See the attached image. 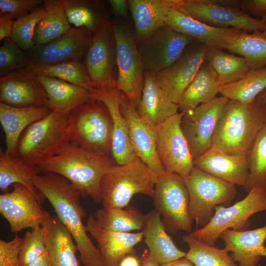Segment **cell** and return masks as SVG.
I'll return each instance as SVG.
<instances>
[{
	"label": "cell",
	"instance_id": "cell-1",
	"mask_svg": "<svg viewBox=\"0 0 266 266\" xmlns=\"http://www.w3.org/2000/svg\"><path fill=\"white\" fill-rule=\"evenodd\" d=\"M33 183L72 235L83 266H103L100 251L93 243L83 223L86 212L81 204L79 192L66 178L52 172L36 175Z\"/></svg>",
	"mask_w": 266,
	"mask_h": 266
},
{
	"label": "cell",
	"instance_id": "cell-2",
	"mask_svg": "<svg viewBox=\"0 0 266 266\" xmlns=\"http://www.w3.org/2000/svg\"><path fill=\"white\" fill-rule=\"evenodd\" d=\"M116 164L109 156L90 152L66 141L54 156L37 166L41 171L63 176L79 192L81 197H89L99 203L101 202V178Z\"/></svg>",
	"mask_w": 266,
	"mask_h": 266
},
{
	"label": "cell",
	"instance_id": "cell-3",
	"mask_svg": "<svg viewBox=\"0 0 266 266\" xmlns=\"http://www.w3.org/2000/svg\"><path fill=\"white\" fill-rule=\"evenodd\" d=\"M266 116V105L230 100L215 131L212 145L233 155H247Z\"/></svg>",
	"mask_w": 266,
	"mask_h": 266
},
{
	"label": "cell",
	"instance_id": "cell-4",
	"mask_svg": "<svg viewBox=\"0 0 266 266\" xmlns=\"http://www.w3.org/2000/svg\"><path fill=\"white\" fill-rule=\"evenodd\" d=\"M112 132V119L106 106L91 98L70 112L66 128V140L86 150L109 156Z\"/></svg>",
	"mask_w": 266,
	"mask_h": 266
},
{
	"label": "cell",
	"instance_id": "cell-5",
	"mask_svg": "<svg viewBox=\"0 0 266 266\" xmlns=\"http://www.w3.org/2000/svg\"><path fill=\"white\" fill-rule=\"evenodd\" d=\"M155 181L148 167L136 156L130 162L115 164L102 175L100 191L102 207L126 208L134 195L153 197Z\"/></svg>",
	"mask_w": 266,
	"mask_h": 266
},
{
	"label": "cell",
	"instance_id": "cell-6",
	"mask_svg": "<svg viewBox=\"0 0 266 266\" xmlns=\"http://www.w3.org/2000/svg\"><path fill=\"white\" fill-rule=\"evenodd\" d=\"M70 112L53 109L47 116L29 125L20 137L16 156L34 166L54 156L66 141V128Z\"/></svg>",
	"mask_w": 266,
	"mask_h": 266
},
{
	"label": "cell",
	"instance_id": "cell-7",
	"mask_svg": "<svg viewBox=\"0 0 266 266\" xmlns=\"http://www.w3.org/2000/svg\"><path fill=\"white\" fill-rule=\"evenodd\" d=\"M189 193L188 212L198 226H206L217 205L230 206L237 194L235 185L195 166L184 178Z\"/></svg>",
	"mask_w": 266,
	"mask_h": 266
},
{
	"label": "cell",
	"instance_id": "cell-8",
	"mask_svg": "<svg viewBox=\"0 0 266 266\" xmlns=\"http://www.w3.org/2000/svg\"><path fill=\"white\" fill-rule=\"evenodd\" d=\"M174 7L213 27L233 28L248 33L266 32L263 20L244 12L240 7V1L174 0Z\"/></svg>",
	"mask_w": 266,
	"mask_h": 266
},
{
	"label": "cell",
	"instance_id": "cell-9",
	"mask_svg": "<svg viewBox=\"0 0 266 266\" xmlns=\"http://www.w3.org/2000/svg\"><path fill=\"white\" fill-rule=\"evenodd\" d=\"M242 200L232 205H217L214 214L204 227L189 234L209 245L214 246L220 234L227 229L236 231L247 230L250 217L266 210V186L253 188Z\"/></svg>",
	"mask_w": 266,
	"mask_h": 266
},
{
	"label": "cell",
	"instance_id": "cell-10",
	"mask_svg": "<svg viewBox=\"0 0 266 266\" xmlns=\"http://www.w3.org/2000/svg\"><path fill=\"white\" fill-rule=\"evenodd\" d=\"M110 25L115 38L118 67L116 88L136 109L142 96L144 68L135 35L123 24L115 22Z\"/></svg>",
	"mask_w": 266,
	"mask_h": 266
},
{
	"label": "cell",
	"instance_id": "cell-11",
	"mask_svg": "<svg viewBox=\"0 0 266 266\" xmlns=\"http://www.w3.org/2000/svg\"><path fill=\"white\" fill-rule=\"evenodd\" d=\"M152 198L155 209L162 216L168 233L191 231L193 221L188 212L189 193L183 178L166 172L160 176L155 182Z\"/></svg>",
	"mask_w": 266,
	"mask_h": 266
},
{
	"label": "cell",
	"instance_id": "cell-12",
	"mask_svg": "<svg viewBox=\"0 0 266 266\" xmlns=\"http://www.w3.org/2000/svg\"><path fill=\"white\" fill-rule=\"evenodd\" d=\"M184 112L170 117L153 127L156 149L165 171L185 178L193 168L194 158L181 128Z\"/></svg>",
	"mask_w": 266,
	"mask_h": 266
},
{
	"label": "cell",
	"instance_id": "cell-13",
	"mask_svg": "<svg viewBox=\"0 0 266 266\" xmlns=\"http://www.w3.org/2000/svg\"><path fill=\"white\" fill-rule=\"evenodd\" d=\"M84 64L94 89L116 88L115 42L110 24L103 23L95 32L86 50Z\"/></svg>",
	"mask_w": 266,
	"mask_h": 266
},
{
	"label": "cell",
	"instance_id": "cell-14",
	"mask_svg": "<svg viewBox=\"0 0 266 266\" xmlns=\"http://www.w3.org/2000/svg\"><path fill=\"white\" fill-rule=\"evenodd\" d=\"M228 100L222 96L217 97L207 103L184 112L181 128L194 159L212 146L215 131Z\"/></svg>",
	"mask_w": 266,
	"mask_h": 266
},
{
	"label": "cell",
	"instance_id": "cell-15",
	"mask_svg": "<svg viewBox=\"0 0 266 266\" xmlns=\"http://www.w3.org/2000/svg\"><path fill=\"white\" fill-rule=\"evenodd\" d=\"M193 40L166 25L160 28L137 45L144 71L156 75L169 66L182 56Z\"/></svg>",
	"mask_w": 266,
	"mask_h": 266
},
{
	"label": "cell",
	"instance_id": "cell-16",
	"mask_svg": "<svg viewBox=\"0 0 266 266\" xmlns=\"http://www.w3.org/2000/svg\"><path fill=\"white\" fill-rule=\"evenodd\" d=\"M93 33L86 27L72 28L67 33L25 52L27 67H37L81 59L90 44Z\"/></svg>",
	"mask_w": 266,
	"mask_h": 266
},
{
	"label": "cell",
	"instance_id": "cell-17",
	"mask_svg": "<svg viewBox=\"0 0 266 266\" xmlns=\"http://www.w3.org/2000/svg\"><path fill=\"white\" fill-rule=\"evenodd\" d=\"M11 186V192L0 195V212L12 233L40 226L51 217L26 187L18 183Z\"/></svg>",
	"mask_w": 266,
	"mask_h": 266
},
{
	"label": "cell",
	"instance_id": "cell-18",
	"mask_svg": "<svg viewBox=\"0 0 266 266\" xmlns=\"http://www.w3.org/2000/svg\"><path fill=\"white\" fill-rule=\"evenodd\" d=\"M120 110L127 123L134 153L150 169L155 182L166 171L157 154L153 127L141 118L127 97L120 105Z\"/></svg>",
	"mask_w": 266,
	"mask_h": 266
},
{
	"label": "cell",
	"instance_id": "cell-19",
	"mask_svg": "<svg viewBox=\"0 0 266 266\" xmlns=\"http://www.w3.org/2000/svg\"><path fill=\"white\" fill-rule=\"evenodd\" d=\"M207 46L197 44L174 63L156 75V79L169 100L177 104L181 95L205 61Z\"/></svg>",
	"mask_w": 266,
	"mask_h": 266
},
{
	"label": "cell",
	"instance_id": "cell-20",
	"mask_svg": "<svg viewBox=\"0 0 266 266\" xmlns=\"http://www.w3.org/2000/svg\"><path fill=\"white\" fill-rule=\"evenodd\" d=\"M165 24L173 30L187 35L207 46L228 50L243 31L233 28L210 26L172 6L165 17Z\"/></svg>",
	"mask_w": 266,
	"mask_h": 266
},
{
	"label": "cell",
	"instance_id": "cell-21",
	"mask_svg": "<svg viewBox=\"0 0 266 266\" xmlns=\"http://www.w3.org/2000/svg\"><path fill=\"white\" fill-rule=\"evenodd\" d=\"M0 102L18 107L48 106L36 75L25 68L0 78Z\"/></svg>",
	"mask_w": 266,
	"mask_h": 266
},
{
	"label": "cell",
	"instance_id": "cell-22",
	"mask_svg": "<svg viewBox=\"0 0 266 266\" xmlns=\"http://www.w3.org/2000/svg\"><path fill=\"white\" fill-rule=\"evenodd\" d=\"M126 96L116 88L90 90V97L102 101L108 108L112 122L111 154L117 164L131 162L135 157L129 135L127 121L120 110Z\"/></svg>",
	"mask_w": 266,
	"mask_h": 266
},
{
	"label": "cell",
	"instance_id": "cell-23",
	"mask_svg": "<svg viewBox=\"0 0 266 266\" xmlns=\"http://www.w3.org/2000/svg\"><path fill=\"white\" fill-rule=\"evenodd\" d=\"M86 227L98 243L103 266H119L125 257L135 253L134 246L143 238L142 231L118 233L107 230L92 214L87 220Z\"/></svg>",
	"mask_w": 266,
	"mask_h": 266
},
{
	"label": "cell",
	"instance_id": "cell-24",
	"mask_svg": "<svg viewBox=\"0 0 266 266\" xmlns=\"http://www.w3.org/2000/svg\"><path fill=\"white\" fill-rule=\"evenodd\" d=\"M195 167L235 185L244 186L249 175L246 155H233L212 146L194 159Z\"/></svg>",
	"mask_w": 266,
	"mask_h": 266
},
{
	"label": "cell",
	"instance_id": "cell-25",
	"mask_svg": "<svg viewBox=\"0 0 266 266\" xmlns=\"http://www.w3.org/2000/svg\"><path fill=\"white\" fill-rule=\"evenodd\" d=\"M219 238L224 242L225 248L232 253V257L239 266H257L262 257H266V225L252 230L227 229Z\"/></svg>",
	"mask_w": 266,
	"mask_h": 266
},
{
	"label": "cell",
	"instance_id": "cell-26",
	"mask_svg": "<svg viewBox=\"0 0 266 266\" xmlns=\"http://www.w3.org/2000/svg\"><path fill=\"white\" fill-rule=\"evenodd\" d=\"M51 111L48 106L18 107L0 102V122L5 134V153L16 156L17 144L23 132Z\"/></svg>",
	"mask_w": 266,
	"mask_h": 266
},
{
	"label": "cell",
	"instance_id": "cell-27",
	"mask_svg": "<svg viewBox=\"0 0 266 266\" xmlns=\"http://www.w3.org/2000/svg\"><path fill=\"white\" fill-rule=\"evenodd\" d=\"M178 109L159 85L156 75L144 71L141 99L136 108L141 118L154 127L178 113Z\"/></svg>",
	"mask_w": 266,
	"mask_h": 266
},
{
	"label": "cell",
	"instance_id": "cell-28",
	"mask_svg": "<svg viewBox=\"0 0 266 266\" xmlns=\"http://www.w3.org/2000/svg\"><path fill=\"white\" fill-rule=\"evenodd\" d=\"M44 243L52 266H79L78 252L70 233L56 216L42 225Z\"/></svg>",
	"mask_w": 266,
	"mask_h": 266
},
{
	"label": "cell",
	"instance_id": "cell-29",
	"mask_svg": "<svg viewBox=\"0 0 266 266\" xmlns=\"http://www.w3.org/2000/svg\"><path fill=\"white\" fill-rule=\"evenodd\" d=\"M142 232L150 256L160 265L186 257L168 234L156 210L145 215Z\"/></svg>",
	"mask_w": 266,
	"mask_h": 266
},
{
	"label": "cell",
	"instance_id": "cell-30",
	"mask_svg": "<svg viewBox=\"0 0 266 266\" xmlns=\"http://www.w3.org/2000/svg\"><path fill=\"white\" fill-rule=\"evenodd\" d=\"M128 4L138 45L165 25V17L169 8L174 6V0H130Z\"/></svg>",
	"mask_w": 266,
	"mask_h": 266
},
{
	"label": "cell",
	"instance_id": "cell-31",
	"mask_svg": "<svg viewBox=\"0 0 266 266\" xmlns=\"http://www.w3.org/2000/svg\"><path fill=\"white\" fill-rule=\"evenodd\" d=\"M221 85L216 72L205 61L181 95L177 104L181 112L191 110L215 99Z\"/></svg>",
	"mask_w": 266,
	"mask_h": 266
},
{
	"label": "cell",
	"instance_id": "cell-32",
	"mask_svg": "<svg viewBox=\"0 0 266 266\" xmlns=\"http://www.w3.org/2000/svg\"><path fill=\"white\" fill-rule=\"evenodd\" d=\"M36 78L44 90L52 110L71 111L91 98L90 90L83 87L54 77L36 75Z\"/></svg>",
	"mask_w": 266,
	"mask_h": 266
},
{
	"label": "cell",
	"instance_id": "cell-33",
	"mask_svg": "<svg viewBox=\"0 0 266 266\" xmlns=\"http://www.w3.org/2000/svg\"><path fill=\"white\" fill-rule=\"evenodd\" d=\"M40 169L29 165L17 156H10L0 149V189L7 192L10 186L15 183L26 187L40 202L45 198L33 183L34 177L39 174Z\"/></svg>",
	"mask_w": 266,
	"mask_h": 266
},
{
	"label": "cell",
	"instance_id": "cell-34",
	"mask_svg": "<svg viewBox=\"0 0 266 266\" xmlns=\"http://www.w3.org/2000/svg\"><path fill=\"white\" fill-rule=\"evenodd\" d=\"M205 61L217 74L221 86L241 80L252 69L244 58L214 47L207 46Z\"/></svg>",
	"mask_w": 266,
	"mask_h": 266
},
{
	"label": "cell",
	"instance_id": "cell-35",
	"mask_svg": "<svg viewBox=\"0 0 266 266\" xmlns=\"http://www.w3.org/2000/svg\"><path fill=\"white\" fill-rule=\"evenodd\" d=\"M44 6L48 14L36 26L33 36L34 45L46 44L70 31L61 0H44Z\"/></svg>",
	"mask_w": 266,
	"mask_h": 266
},
{
	"label": "cell",
	"instance_id": "cell-36",
	"mask_svg": "<svg viewBox=\"0 0 266 266\" xmlns=\"http://www.w3.org/2000/svg\"><path fill=\"white\" fill-rule=\"evenodd\" d=\"M95 217L104 229L115 232L132 233L142 229L145 215L133 206L126 208L102 207L97 210Z\"/></svg>",
	"mask_w": 266,
	"mask_h": 266
},
{
	"label": "cell",
	"instance_id": "cell-37",
	"mask_svg": "<svg viewBox=\"0 0 266 266\" xmlns=\"http://www.w3.org/2000/svg\"><path fill=\"white\" fill-rule=\"evenodd\" d=\"M25 68L36 75L56 78L89 90L94 88L85 64L81 59Z\"/></svg>",
	"mask_w": 266,
	"mask_h": 266
},
{
	"label": "cell",
	"instance_id": "cell-38",
	"mask_svg": "<svg viewBox=\"0 0 266 266\" xmlns=\"http://www.w3.org/2000/svg\"><path fill=\"white\" fill-rule=\"evenodd\" d=\"M266 89V66L252 69L244 78L220 88L221 96L244 103L254 101Z\"/></svg>",
	"mask_w": 266,
	"mask_h": 266
},
{
	"label": "cell",
	"instance_id": "cell-39",
	"mask_svg": "<svg viewBox=\"0 0 266 266\" xmlns=\"http://www.w3.org/2000/svg\"><path fill=\"white\" fill-rule=\"evenodd\" d=\"M244 58L251 68L266 66V32L242 31L228 49Z\"/></svg>",
	"mask_w": 266,
	"mask_h": 266
},
{
	"label": "cell",
	"instance_id": "cell-40",
	"mask_svg": "<svg viewBox=\"0 0 266 266\" xmlns=\"http://www.w3.org/2000/svg\"><path fill=\"white\" fill-rule=\"evenodd\" d=\"M182 239L189 247L186 257L195 266H239L225 248L209 245L189 234Z\"/></svg>",
	"mask_w": 266,
	"mask_h": 266
},
{
	"label": "cell",
	"instance_id": "cell-41",
	"mask_svg": "<svg viewBox=\"0 0 266 266\" xmlns=\"http://www.w3.org/2000/svg\"><path fill=\"white\" fill-rule=\"evenodd\" d=\"M249 175L244 186L249 192L256 186H266V116L247 154Z\"/></svg>",
	"mask_w": 266,
	"mask_h": 266
},
{
	"label": "cell",
	"instance_id": "cell-42",
	"mask_svg": "<svg viewBox=\"0 0 266 266\" xmlns=\"http://www.w3.org/2000/svg\"><path fill=\"white\" fill-rule=\"evenodd\" d=\"M61 2L68 22L76 29L86 27L94 33L106 22L100 18L95 9L86 1L61 0Z\"/></svg>",
	"mask_w": 266,
	"mask_h": 266
},
{
	"label": "cell",
	"instance_id": "cell-43",
	"mask_svg": "<svg viewBox=\"0 0 266 266\" xmlns=\"http://www.w3.org/2000/svg\"><path fill=\"white\" fill-rule=\"evenodd\" d=\"M48 12L43 6L29 14L14 21L11 39L24 51L34 46L33 36L36 25L47 16Z\"/></svg>",
	"mask_w": 266,
	"mask_h": 266
},
{
	"label": "cell",
	"instance_id": "cell-44",
	"mask_svg": "<svg viewBox=\"0 0 266 266\" xmlns=\"http://www.w3.org/2000/svg\"><path fill=\"white\" fill-rule=\"evenodd\" d=\"M27 66L26 53L11 38L4 40L0 47V78Z\"/></svg>",
	"mask_w": 266,
	"mask_h": 266
},
{
	"label": "cell",
	"instance_id": "cell-45",
	"mask_svg": "<svg viewBox=\"0 0 266 266\" xmlns=\"http://www.w3.org/2000/svg\"><path fill=\"white\" fill-rule=\"evenodd\" d=\"M19 254L20 266H26L46 251L41 226L32 228L24 235Z\"/></svg>",
	"mask_w": 266,
	"mask_h": 266
},
{
	"label": "cell",
	"instance_id": "cell-46",
	"mask_svg": "<svg viewBox=\"0 0 266 266\" xmlns=\"http://www.w3.org/2000/svg\"><path fill=\"white\" fill-rule=\"evenodd\" d=\"M43 4L42 0H0V13L9 14L11 19L14 21Z\"/></svg>",
	"mask_w": 266,
	"mask_h": 266
},
{
	"label": "cell",
	"instance_id": "cell-47",
	"mask_svg": "<svg viewBox=\"0 0 266 266\" xmlns=\"http://www.w3.org/2000/svg\"><path fill=\"white\" fill-rule=\"evenodd\" d=\"M23 238L16 234L9 241L0 240V266H20L19 254Z\"/></svg>",
	"mask_w": 266,
	"mask_h": 266
},
{
	"label": "cell",
	"instance_id": "cell-48",
	"mask_svg": "<svg viewBox=\"0 0 266 266\" xmlns=\"http://www.w3.org/2000/svg\"><path fill=\"white\" fill-rule=\"evenodd\" d=\"M240 8L253 17H262L266 14V0H244L240 1Z\"/></svg>",
	"mask_w": 266,
	"mask_h": 266
},
{
	"label": "cell",
	"instance_id": "cell-49",
	"mask_svg": "<svg viewBox=\"0 0 266 266\" xmlns=\"http://www.w3.org/2000/svg\"><path fill=\"white\" fill-rule=\"evenodd\" d=\"M14 20L9 14L0 13V40H4L11 38Z\"/></svg>",
	"mask_w": 266,
	"mask_h": 266
},
{
	"label": "cell",
	"instance_id": "cell-50",
	"mask_svg": "<svg viewBox=\"0 0 266 266\" xmlns=\"http://www.w3.org/2000/svg\"><path fill=\"white\" fill-rule=\"evenodd\" d=\"M114 13L118 16L126 17L128 14V1L126 0H111L109 1Z\"/></svg>",
	"mask_w": 266,
	"mask_h": 266
},
{
	"label": "cell",
	"instance_id": "cell-51",
	"mask_svg": "<svg viewBox=\"0 0 266 266\" xmlns=\"http://www.w3.org/2000/svg\"><path fill=\"white\" fill-rule=\"evenodd\" d=\"M140 266H161L150 255L147 249H145L140 259Z\"/></svg>",
	"mask_w": 266,
	"mask_h": 266
},
{
	"label": "cell",
	"instance_id": "cell-52",
	"mask_svg": "<svg viewBox=\"0 0 266 266\" xmlns=\"http://www.w3.org/2000/svg\"><path fill=\"white\" fill-rule=\"evenodd\" d=\"M26 266H52L47 251Z\"/></svg>",
	"mask_w": 266,
	"mask_h": 266
},
{
	"label": "cell",
	"instance_id": "cell-53",
	"mask_svg": "<svg viewBox=\"0 0 266 266\" xmlns=\"http://www.w3.org/2000/svg\"><path fill=\"white\" fill-rule=\"evenodd\" d=\"M140 261L134 254L128 255L120 262L119 266H140Z\"/></svg>",
	"mask_w": 266,
	"mask_h": 266
},
{
	"label": "cell",
	"instance_id": "cell-54",
	"mask_svg": "<svg viewBox=\"0 0 266 266\" xmlns=\"http://www.w3.org/2000/svg\"><path fill=\"white\" fill-rule=\"evenodd\" d=\"M161 266H195L186 257L181 258L169 263L161 265Z\"/></svg>",
	"mask_w": 266,
	"mask_h": 266
},
{
	"label": "cell",
	"instance_id": "cell-55",
	"mask_svg": "<svg viewBox=\"0 0 266 266\" xmlns=\"http://www.w3.org/2000/svg\"><path fill=\"white\" fill-rule=\"evenodd\" d=\"M262 103L266 105V89L262 92L256 99Z\"/></svg>",
	"mask_w": 266,
	"mask_h": 266
},
{
	"label": "cell",
	"instance_id": "cell-56",
	"mask_svg": "<svg viewBox=\"0 0 266 266\" xmlns=\"http://www.w3.org/2000/svg\"><path fill=\"white\" fill-rule=\"evenodd\" d=\"M261 19L263 20V21L264 23V24L266 27V14H265L264 16H263L261 18Z\"/></svg>",
	"mask_w": 266,
	"mask_h": 266
}]
</instances>
